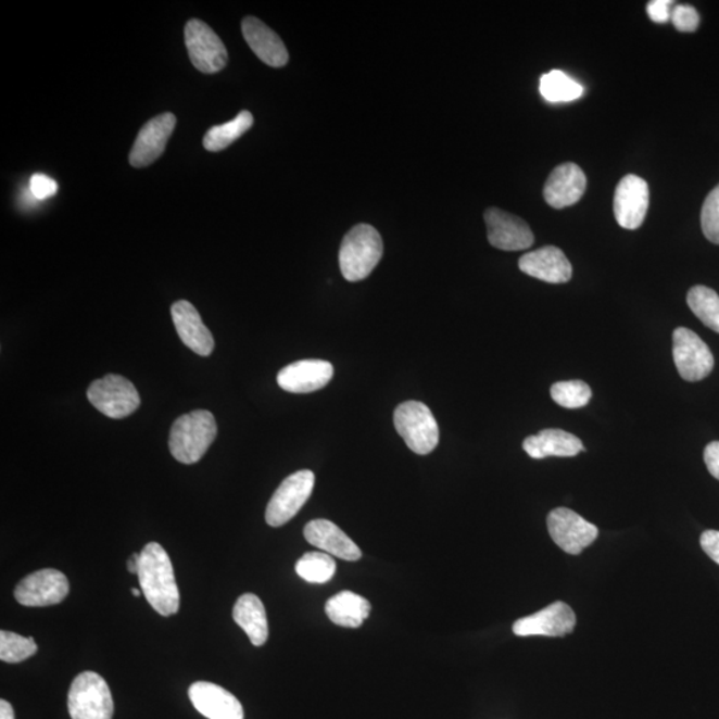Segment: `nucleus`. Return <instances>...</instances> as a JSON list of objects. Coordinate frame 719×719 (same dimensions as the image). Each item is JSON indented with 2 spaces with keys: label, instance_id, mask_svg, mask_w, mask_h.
Here are the masks:
<instances>
[{
  "label": "nucleus",
  "instance_id": "nucleus-24",
  "mask_svg": "<svg viewBox=\"0 0 719 719\" xmlns=\"http://www.w3.org/2000/svg\"><path fill=\"white\" fill-rule=\"evenodd\" d=\"M236 623L249 635L252 645L263 646L268 640V620L262 600L252 593L240 595L234 606Z\"/></svg>",
  "mask_w": 719,
  "mask_h": 719
},
{
  "label": "nucleus",
  "instance_id": "nucleus-14",
  "mask_svg": "<svg viewBox=\"0 0 719 719\" xmlns=\"http://www.w3.org/2000/svg\"><path fill=\"white\" fill-rule=\"evenodd\" d=\"M176 127V116L171 112L153 117L147 122L140 129L137 140H135L131 153H129V163L135 168H144L157 161L166 151L171 135Z\"/></svg>",
  "mask_w": 719,
  "mask_h": 719
},
{
  "label": "nucleus",
  "instance_id": "nucleus-34",
  "mask_svg": "<svg viewBox=\"0 0 719 719\" xmlns=\"http://www.w3.org/2000/svg\"><path fill=\"white\" fill-rule=\"evenodd\" d=\"M29 190H31L34 198L43 200L54 197L58 192V182L51 179L50 176L37 174L29 180Z\"/></svg>",
  "mask_w": 719,
  "mask_h": 719
},
{
  "label": "nucleus",
  "instance_id": "nucleus-19",
  "mask_svg": "<svg viewBox=\"0 0 719 719\" xmlns=\"http://www.w3.org/2000/svg\"><path fill=\"white\" fill-rule=\"evenodd\" d=\"M518 267L524 274L551 285L568 282L573 274L568 257L553 245L526 253L518 262Z\"/></svg>",
  "mask_w": 719,
  "mask_h": 719
},
{
  "label": "nucleus",
  "instance_id": "nucleus-4",
  "mask_svg": "<svg viewBox=\"0 0 719 719\" xmlns=\"http://www.w3.org/2000/svg\"><path fill=\"white\" fill-rule=\"evenodd\" d=\"M393 421L398 433L416 455H429L439 445L438 421L426 404L420 402L400 404L394 411Z\"/></svg>",
  "mask_w": 719,
  "mask_h": 719
},
{
  "label": "nucleus",
  "instance_id": "nucleus-28",
  "mask_svg": "<svg viewBox=\"0 0 719 719\" xmlns=\"http://www.w3.org/2000/svg\"><path fill=\"white\" fill-rule=\"evenodd\" d=\"M688 305L707 328L719 333V297L705 286H695L688 293Z\"/></svg>",
  "mask_w": 719,
  "mask_h": 719
},
{
  "label": "nucleus",
  "instance_id": "nucleus-18",
  "mask_svg": "<svg viewBox=\"0 0 719 719\" xmlns=\"http://www.w3.org/2000/svg\"><path fill=\"white\" fill-rule=\"evenodd\" d=\"M586 191V176L575 163L559 164L553 169L544 188L551 207L563 210L576 204Z\"/></svg>",
  "mask_w": 719,
  "mask_h": 719
},
{
  "label": "nucleus",
  "instance_id": "nucleus-37",
  "mask_svg": "<svg viewBox=\"0 0 719 719\" xmlns=\"http://www.w3.org/2000/svg\"><path fill=\"white\" fill-rule=\"evenodd\" d=\"M707 470L715 479L719 480V441L707 444L704 452Z\"/></svg>",
  "mask_w": 719,
  "mask_h": 719
},
{
  "label": "nucleus",
  "instance_id": "nucleus-40",
  "mask_svg": "<svg viewBox=\"0 0 719 719\" xmlns=\"http://www.w3.org/2000/svg\"><path fill=\"white\" fill-rule=\"evenodd\" d=\"M131 592L135 595V597H140V595H141V592L139 591V589H133Z\"/></svg>",
  "mask_w": 719,
  "mask_h": 719
},
{
  "label": "nucleus",
  "instance_id": "nucleus-13",
  "mask_svg": "<svg viewBox=\"0 0 719 719\" xmlns=\"http://www.w3.org/2000/svg\"><path fill=\"white\" fill-rule=\"evenodd\" d=\"M488 240L501 251H524L534 243V235L521 217L500 209L485 211Z\"/></svg>",
  "mask_w": 719,
  "mask_h": 719
},
{
  "label": "nucleus",
  "instance_id": "nucleus-5",
  "mask_svg": "<svg viewBox=\"0 0 719 719\" xmlns=\"http://www.w3.org/2000/svg\"><path fill=\"white\" fill-rule=\"evenodd\" d=\"M68 711L73 719H112L114 699L104 678L93 671L76 677L68 692Z\"/></svg>",
  "mask_w": 719,
  "mask_h": 719
},
{
  "label": "nucleus",
  "instance_id": "nucleus-9",
  "mask_svg": "<svg viewBox=\"0 0 719 719\" xmlns=\"http://www.w3.org/2000/svg\"><path fill=\"white\" fill-rule=\"evenodd\" d=\"M673 357L683 380H704L715 368V356L705 341L691 329L677 328L673 333Z\"/></svg>",
  "mask_w": 719,
  "mask_h": 719
},
{
  "label": "nucleus",
  "instance_id": "nucleus-6",
  "mask_svg": "<svg viewBox=\"0 0 719 719\" xmlns=\"http://www.w3.org/2000/svg\"><path fill=\"white\" fill-rule=\"evenodd\" d=\"M315 488L312 470H299L288 476L274 493L265 510V521L269 527H281L291 521L310 500Z\"/></svg>",
  "mask_w": 719,
  "mask_h": 719
},
{
  "label": "nucleus",
  "instance_id": "nucleus-38",
  "mask_svg": "<svg viewBox=\"0 0 719 719\" xmlns=\"http://www.w3.org/2000/svg\"><path fill=\"white\" fill-rule=\"evenodd\" d=\"M0 719H15L13 706L8 701H0Z\"/></svg>",
  "mask_w": 719,
  "mask_h": 719
},
{
  "label": "nucleus",
  "instance_id": "nucleus-26",
  "mask_svg": "<svg viewBox=\"0 0 719 719\" xmlns=\"http://www.w3.org/2000/svg\"><path fill=\"white\" fill-rule=\"evenodd\" d=\"M253 126V116L250 111H241L234 121L215 126L205 134L204 149L211 152L226 150L234 141L243 137Z\"/></svg>",
  "mask_w": 719,
  "mask_h": 719
},
{
  "label": "nucleus",
  "instance_id": "nucleus-36",
  "mask_svg": "<svg viewBox=\"0 0 719 719\" xmlns=\"http://www.w3.org/2000/svg\"><path fill=\"white\" fill-rule=\"evenodd\" d=\"M701 546L712 562L719 565V532L718 530H706L701 535Z\"/></svg>",
  "mask_w": 719,
  "mask_h": 719
},
{
  "label": "nucleus",
  "instance_id": "nucleus-21",
  "mask_svg": "<svg viewBox=\"0 0 719 719\" xmlns=\"http://www.w3.org/2000/svg\"><path fill=\"white\" fill-rule=\"evenodd\" d=\"M304 538L311 545L331 556L345 559V562H358L363 553L352 539L336 524L329 520H314L306 524Z\"/></svg>",
  "mask_w": 719,
  "mask_h": 719
},
{
  "label": "nucleus",
  "instance_id": "nucleus-3",
  "mask_svg": "<svg viewBox=\"0 0 719 719\" xmlns=\"http://www.w3.org/2000/svg\"><path fill=\"white\" fill-rule=\"evenodd\" d=\"M384 252L382 239L369 224H358L344 236L340 247L339 263L344 279L362 281L373 274Z\"/></svg>",
  "mask_w": 719,
  "mask_h": 719
},
{
  "label": "nucleus",
  "instance_id": "nucleus-30",
  "mask_svg": "<svg viewBox=\"0 0 719 719\" xmlns=\"http://www.w3.org/2000/svg\"><path fill=\"white\" fill-rule=\"evenodd\" d=\"M551 396L563 408L579 409L591 402L592 389L581 380L559 381L551 388Z\"/></svg>",
  "mask_w": 719,
  "mask_h": 719
},
{
  "label": "nucleus",
  "instance_id": "nucleus-31",
  "mask_svg": "<svg viewBox=\"0 0 719 719\" xmlns=\"http://www.w3.org/2000/svg\"><path fill=\"white\" fill-rule=\"evenodd\" d=\"M38 652L37 642L33 636H22L16 633L0 632V659L8 664H17L33 657Z\"/></svg>",
  "mask_w": 719,
  "mask_h": 719
},
{
  "label": "nucleus",
  "instance_id": "nucleus-29",
  "mask_svg": "<svg viewBox=\"0 0 719 719\" xmlns=\"http://www.w3.org/2000/svg\"><path fill=\"white\" fill-rule=\"evenodd\" d=\"M297 573L310 583H326L336 573V563L331 554L308 552L297 563Z\"/></svg>",
  "mask_w": 719,
  "mask_h": 719
},
{
  "label": "nucleus",
  "instance_id": "nucleus-2",
  "mask_svg": "<svg viewBox=\"0 0 719 719\" xmlns=\"http://www.w3.org/2000/svg\"><path fill=\"white\" fill-rule=\"evenodd\" d=\"M217 436L214 415L209 411H193L174 422L169 433V451L181 464L198 463Z\"/></svg>",
  "mask_w": 719,
  "mask_h": 719
},
{
  "label": "nucleus",
  "instance_id": "nucleus-27",
  "mask_svg": "<svg viewBox=\"0 0 719 719\" xmlns=\"http://www.w3.org/2000/svg\"><path fill=\"white\" fill-rule=\"evenodd\" d=\"M540 92L547 102L567 103L581 98L583 87L563 71L553 70L541 76Z\"/></svg>",
  "mask_w": 719,
  "mask_h": 719
},
{
  "label": "nucleus",
  "instance_id": "nucleus-25",
  "mask_svg": "<svg viewBox=\"0 0 719 719\" xmlns=\"http://www.w3.org/2000/svg\"><path fill=\"white\" fill-rule=\"evenodd\" d=\"M370 609L373 608H370L368 600L351 591L335 594L326 604L327 617L341 628L362 627L369 617Z\"/></svg>",
  "mask_w": 719,
  "mask_h": 719
},
{
  "label": "nucleus",
  "instance_id": "nucleus-10",
  "mask_svg": "<svg viewBox=\"0 0 719 719\" xmlns=\"http://www.w3.org/2000/svg\"><path fill=\"white\" fill-rule=\"evenodd\" d=\"M551 538L565 553L579 554L598 538V528L568 508H557L547 516Z\"/></svg>",
  "mask_w": 719,
  "mask_h": 719
},
{
  "label": "nucleus",
  "instance_id": "nucleus-35",
  "mask_svg": "<svg viewBox=\"0 0 719 719\" xmlns=\"http://www.w3.org/2000/svg\"><path fill=\"white\" fill-rule=\"evenodd\" d=\"M671 4L673 2H670V0H652L647 4V14H649L653 22L666 23L671 16Z\"/></svg>",
  "mask_w": 719,
  "mask_h": 719
},
{
  "label": "nucleus",
  "instance_id": "nucleus-1",
  "mask_svg": "<svg viewBox=\"0 0 719 719\" xmlns=\"http://www.w3.org/2000/svg\"><path fill=\"white\" fill-rule=\"evenodd\" d=\"M138 577L141 592L159 615L169 617L179 611L180 594L173 563L157 542H150L141 551Z\"/></svg>",
  "mask_w": 719,
  "mask_h": 719
},
{
  "label": "nucleus",
  "instance_id": "nucleus-20",
  "mask_svg": "<svg viewBox=\"0 0 719 719\" xmlns=\"http://www.w3.org/2000/svg\"><path fill=\"white\" fill-rule=\"evenodd\" d=\"M171 315L182 343L200 356H210L214 351L215 341L197 308L186 300H180L171 308Z\"/></svg>",
  "mask_w": 719,
  "mask_h": 719
},
{
  "label": "nucleus",
  "instance_id": "nucleus-8",
  "mask_svg": "<svg viewBox=\"0 0 719 719\" xmlns=\"http://www.w3.org/2000/svg\"><path fill=\"white\" fill-rule=\"evenodd\" d=\"M185 40L194 68L216 74L227 66L228 52L223 40L204 22L191 20L185 28Z\"/></svg>",
  "mask_w": 719,
  "mask_h": 719
},
{
  "label": "nucleus",
  "instance_id": "nucleus-22",
  "mask_svg": "<svg viewBox=\"0 0 719 719\" xmlns=\"http://www.w3.org/2000/svg\"><path fill=\"white\" fill-rule=\"evenodd\" d=\"M241 29H243L247 43L262 62L275 68L286 66L290 55H288L286 45L273 28L255 16H247L241 23Z\"/></svg>",
  "mask_w": 719,
  "mask_h": 719
},
{
  "label": "nucleus",
  "instance_id": "nucleus-33",
  "mask_svg": "<svg viewBox=\"0 0 719 719\" xmlns=\"http://www.w3.org/2000/svg\"><path fill=\"white\" fill-rule=\"evenodd\" d=\"M671 22L681 33H693L699 26V15L692 5L680 4L671 9Z\"/></svg>",
  "mask_w": 719,
  "mask_h": 719
},
{
  "label": "nucleus",
  "instance_id": "nucleus-15",
  "mask_svg": "<svg viewBox=\"0 0 719 719\" xmlns=\"http://www.w3.org/2000/svg\"><path fill=\"white\" fill-rule=\"evenodd\" d=\"M576 622L573 609L563 601H557L534 615L517 620L513 625V633L518 636H564L573 632Z\"/></svg>",
  "mask_w": 719,
  "mask_h": 719
},
{
  "label": "nucleus",
  "instance_id": "nucleus-17",
  "mask_svg": "<svg viewBox=\"0 0 719 719\" xmlns=\"http://www.w3.org/2000/svg\"><path fill=\"white\" fill-rule=\"evenodd\" d=\"M191 703L200 715L209 719H244V709L232 693L211 682H194L190 691Z\"/></svg>",
  "mask_w": 719,
  "mask_h": 719
},
{
  "label": "nucleus",
  "instance_id": "nucleus-32",
  "mask_svg": "<svg viewBox=\"0 0 719 719\" xmlns=\"http://www.w3.org/2000/svg\"><path fill=\"white\" fill-rule=\"evenodd\" d=\"M701 226L706 239L719 245V185L705 199Z\"/></svg>",
  "mask_w": 719,
  "mask_h": 719
},
{
  "label": "nucleus",
  "instance_id": "nucleus-23",
  "mask_svg": "<svg viewBox=\"0 0 719 719\" xmlns=\"http://www.w3.org/2000/svg\"><path fill=\"white\" fill-rule=\"evenodd\" d=\"M524 451L534 459L546 457H575L585 451L577 436L562 429H544L524 440Z\"/></svg>",
  "mask_w": 719,
  "mask_h": 719
},
{
  "label": "nucleus",
  "instance_id": "nucleus-11",
  "mask_svg": "<svg viewBox=\"0 0 719 719\" xmlns=\"http://www.w3.org/2000/svg\"><path fill=\"white\" fill-rule=\"evenodd\" d=\"M70 593L67 577L55 569L28 575L15 588L17 603L29 608L61 604Z\"/></svg>",
  "mask_w": 719,
  "mask_h": 719
},
{
  "label": "nucleus",
  "instance_id": "nucleus-16",
  "mask_svg": "<svg viewBox=\"0 0 719 719\" xmlns=\"http://www.w3.org/2000/svg\"><path fill=\"white\" fill-rule=\"evenodd\" d=\"M335 374L333 365L324 360H302L282 368L277 384L290 393H312L329 384Z\"/></svg>",
  "mask_w": 719,
  "mask_h": 719
},
{
  "label": "nucleus",
  "instance_id": "nucleus-12",
  "mask_svg": "<svg viewBox=\"0 0 719 719\" xmlns=\"http://www.w3.org/2000/svg\"><path fill=\"white\" fill-rule=\"evenodd\" d=\"M647 182L636 175L623 176L616 188L615 216L625 229H636L644 223L651 203Z\"/></svg>",
  "mask_w": 719,
  "mask_h": 719
},
{
  "label": "nucleus",
  "instance_id": "nucleus-39",
  "mask_svg": "<svg viewBox=\"0 0 719 719\" xmlns=\"http://www.w3.org/2000/svg\"><path fill=\"white\" fill-rule=\"evenodd\" d=\"M139 563H140V553H134L131 558L128 559V564H127L129 573L138 576Z\"/></svg>",
  "mask_w": 719,
  "mask_h": 719
},
{
  "label": "nucleus",
  "instance_id": "nucleus-7",
  "mask_svg": "<svg viewBox=\"0 0 719 719\" xmlns=\"http://www.w3.org/2000/svg\"><path fill=\"white\" fill-rule=\"evenodd\" d=\"M87 398L99 412L111 418H125L139 408L137 388L126 377L108 375L92 382Z\"/></svg>",
  "mask_w": 719,
  "mask_h": 719
}]
</instances>
